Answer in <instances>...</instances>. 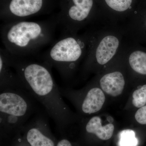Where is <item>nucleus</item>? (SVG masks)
I'll return each mask as SVG.
<instances>
[{
    "mask_svg": "<svg viewBox=\"0 0 146 146\" xmlns=\"http://www.w3.org/2000/svg\"><path fill=\"white\" fill-rule=\"evenodd\" d=\"M5 53L26 89L42 105L48 116L60 129L67 127L72 117L53 77L52 68L42 60L19 57L6 50Z\"/></svg>",
    "mask_w": 146,
    "mask_h": 146,
    "instance_id": "obj_1",
    "label": "nucleus"
},
{
    "mask_svg": "<svg viewBox=\"0 0 146 146\" xmlns=\"http://www.w3.org/2000/svg\"><path fill=\"white\" fill-rule=\"evenodd\" d=\"M58 26L56 17L37 22L3 23L1 36L4 48L16 56L31 57L53 41Z\"/></svg>",
    "mask_w": 146,
    "mask_h": 146,
    "instance_id": "obj_2",
    "label": "nucleus"
},
{
    "mask_svg": "<svg viewBox=\"0 0 146 146\" xmlns=\"http://www.w3.org/2000/svg\"><path fill=\"white\" fill-rule=\"evenodd\" d=\"M90 36V28L80 35L62 33L60 38L39 58L55 68L63 80L68 81L80 60L86 58Z\"/></svg>",
    "mask_w": 146,
    "mask_h": 146,
    "instance_id": "obj_3",
    "label": "nucleus"
},
{
    "mask_svg": "<svg viewBox=\"0 0 146 146\" xmlns=\"http://www.w3.org/2000/svg\"><path fill=\"white\" fill-rule=\"evenodd\" d=\"M26 89L0 91V125L2 131H19L40 110Z\"/></svg>",
    "mask_w": 146,
    "mask_h": 146,
    "instance_id": "obj_4",
    "label": "nucleus"
},
{
    "mask_svg": "<svg viewBox=\"0 0 146 146\" xmlns=\"http://www.w3.org/2000/svg\"><path fill=\"white\" fill-rule=\"evenodd\" d=\"M100 32L91 27L90 43L85 58L86 65L93 62L106 65L119 52L122 39L121 31L110 28Z\"/></svg>",
    "mask_w": 146,
    "mask_h": 146,
    "instance_id": "obj_5",
    "label": "nucleus"
},
{
    "mask_svg": "<svg viewBox=\"0 0 146 146\" xmlns=\"http://www.w3.org/2000/svg\"><path fill=\"white\" fill-rule=\"evenodd\" d=\"M93 0H68L63 1L61 13L56 16L58 26L62 33L77 34L84 28L93 25L91 16Z\"/></svg>",
    "mask_w": 146,
    "mask_h": 146,
    "instance_id": "obj_6",
    "label": "nucleus"
},
{
    "mask_svg": "<svg viewBox=\"0 0 146 146\" xmlns=\"http://www.w3.org/2000/svg\"><path fill=\"white\" fill-rule=\"evenodd\" d=\"M47 0H9L4 4L1 13L3 23L24 21L42 13Z\"/></svg>",
    "mask_w": 146,
    "mask_h": 146,
    "instance_id": "obj_7",
    "label": "nucleus"
},
{
    "mask_svg": "<svg viewBox=\"0 0 146 146\" xmlns=\"http://www.w3.org/2000/svg\"><path fill=\"white\" fill-rule=\"evenodd\" d=\"M48 116L45 110H39L21 129L25 131L26 141L31 146H55L54 141L48 136Z\"/></svg>",
    "mask_w": 146,
    "mask_h": 146,
    "instance_id": "obj_8",
    "label": "nucleus"
},
{
    "mask_svg": "<svg viewBox=\"0 0 146 146\" xmlns=\"http://www.w3.org/2000/svg\"><path fill=\"white\" fill-rule=\"evenodd\" d=\"M11 69L4 52L3 49L1 48L0 91L7 89H26L17 74Z\"/></svg>",
    "mask_w": 146,
    "mask_h": 146,
    "instance_id": "obj_9",
    "label": "nucleus"
},
{
    "mask_svg": "<svg viewBox=\"0 0 146 146\" xmlns=\"http://www.w3.org/2000/svg\"><path fill=\"white\" fill-rule=\"evenodd\" d=\"M102 89L108 95L117 97L122 93L125 80L121 72L115 71L104 75L100 80Z\"/></svg>",
    "mask_w": 146,
    "mask_h": 146,
    "instance_id": "obj_10",
    "label": "nucleus"
},
{
    "mask_svg": "<svg viewBox=\"0 0 146 146\" xmlns=\"http://www.w3.org/2000/svg\"><path fill=\"white\" fill-rule=\"evenodd\" d=\"M106 98L101 89L93 88L87 91L80 104V109L83 113L91 114L100 110Z\"/></svg>",
    "mask_w": 146,
    "mask_h": 146,
    "instance_id": "obj_11",
    "label": "nucleus"
},
{
    "mask_svg": "<svg viewBox=\"0 0 146 146\" xmlns=\"http://www.w3.org/2000/svg\"><path fill=\"white\" fill-rule=\"evenodd\" d=\"M85 128L87 133L95 134L100 139L106 141L112 137L115 127L112 123L102 126L100 118L94 117L86 123Z\"/></svg>",
    "mask_w": 146,
    "mask_h": 146,
    "instance_id": "obj_12",
    "label": "nucleus"
},
{
    "mask_svg": "<svg viewBox=\"0 0 146 146\" xmlns=\"http://www.w3.org/2000/svg\"><path fill=\"white\" fill-rule=\"evenodd\" d=\"M131 68L136 73L146 75V52L140 50L129 49L125 54Z\"/></svg>",
    "mask_w": 146,
    "mask_h": 146,
    "instance_id": "obj_13",
    "label": "nucleus"
},
{
    "mask_svg": "<svg viewBox=\"0 0 146 146\" xmlns=\"http://www.w3.org/2000/svg\"><path fill=\"white\" fill-rule=\"evenodd\" d=\"M138 141L134 131L125 129L119 134L118 146H138Z\"/></svg>",
    "mask_w": 146,
    "mask_h": 146,
    "instance_id": "obj_14",
    "label": "nucleus"
},
{
    "mask_svg": "<svg viewBox=\"0 0 146 146\" xmlns=\"http://www.w3.org/2000/svg\"><path fill=\"white\" fill-rule=\"evenodd\" d=\"M108 5L117 12L125 11L129 9L132 0H105Z\"/></svg>",
    "mask_w": 146,
    "mask_h": 146,
    "instance_id": "obj_15",
    "label": "nucleus"
},
{
    "mask_svg": "<svg viewBox=\"0 0 146 146\" xmlns=\"http://www.w3.org/2000/svg\"><path fill=\"white\" fill-rule=\"evenodd\" d=\"M132 104L135 107L141 108L146 104V84L134 91L132 95Z\"/></svg>",
    "mask_w": 146,
    "mask_h": 146,
    "instance_id": "obj_16",
    "label": "nucleus"
},
{
    "mask_svg": "<svg viewBox=\"0 0 146 146\" xmlns=\"http://www.w3.org/2000/svg\"><path fill=\"white\" fill-rule=\"evenodd\" d=\"M135 117L139 123L146 124V106L141 108L136 112Z\"/></svg>",
    "mask_w": 146,
    "mask_h": 146,
    "instance_id": "obj_17",
    "label": "nucleus"
},
{
    "mask_svg": "<svg viewBox=\"0 0 146 146\" xmlns=\"http://www.w3.org/2000/svg\"><path fill=\"white\" fill-rule=\"evenodd\" d=\"M56 146H72V145L68 140L63 139L58 143Z\"/></svg>",
    "mask_w": 146,
    "mask_h": 146,
    "instance_id": "obj_18",
    "label": "nucleus"
},
{
    "mask_svg": "<svg viewBox=\"0 0 146 146\" xmlns=\"http://www.w3.org/2000/svg\"></svg>",
    "mask_w": 146,
    "mask_h": 146,
    "instance_id": "obj_19",
    "label": "nucleus"
}]
</instances>
